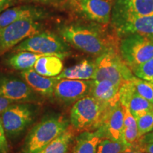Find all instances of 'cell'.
I'll return each mask as SVG.
<instances>
[{"mask_svg": "<svg viewBox=\"0 0 153 153\" xmlns=\"http://www.w3.org/2000/svg\"><path fill=\"white\" fill-rule=\"evenodd\" d=\"M103 25L74 22L62 25L58 31L69 45L87 54L99 56L111 49H118L117 40Z\"/></svg>", "mask_w": 153, "mask_h": 153, "instance_id": "6da1fadb", "label": "cell"}, {"mask_svg": "<svg viewBox=\"0 0 153 153\" xmlns=\"http://www.w3.org/2000/svg\"><path fill=\"white\" fill-rule=\"evenodd\" d=\"M69 128V120L62 116H48L34 126L25 139L23 153H38Z\"/></svg>", "mask_w": 153, "mask_h": 153, "instance_id": "7a4b0ae2", "label": "cell"}, {"mask_svg": "<svg viewBox=\"0 0 153 153\" xmlns=\"http://www.w3.org/2000/svg\"><path fill=\"white\" fill-rule=\"evenodd\" d=\"M95 71L93 80L107 79L120 87L133 76L131 68L120 57L118 49H111L94 60Z\"/></svg>", "mask_w": 153, "mask_h": 153, "instance_id": "3957f363", "label": "cell"}, {"mask_svg": "<svg viewBox=\"0 0 153 153\" xmlns=\"http://www.w3.org/2000/svg\"><path fill=\"white\" fill-rule=\"evenodd\" d=\"M106 110L91 96H86L76 101L70 111L72 127L82 132L98 129Z\"/></svg>", "mask_w": 153, "mask_h": 153, "instance_id": "277c9868", "label": "cell"}, {"mask_svg": "<svg viewBox=\"0 0 153 153\" xmlns=\"http://www.w3.org/2000/svg\"><path fill=\"white\" fill-rule=\"evenodd\" d=\"M14 51L57 55L62 59L68 56L70 47L60 36L52 32L40 31L19 43Z\"/></svg>", "mask_w": 153, "mask_h": 153, "instance_id": "5b68a950", "label": "cell"}, {"mask_svg": "<svg viewBox=\"0 0 153 153\" xmlns=\"http://www.w3.org/2000/svg\"><path fill=\"white\" fill-rule=\"evenodd\" d=\"M120 57L133 70L153 57V39L138 34L123 37L118 45Z\"/></svg>", "mask_w": 153, "mask_h": 153, "instance_id": "8992f818", "label": "cell"}, {"mask_svg": "<svg viewBox=\"0 0 153 153\" xmlns=\"http://www.w3.org/2000/svg\"><path fill=\"white\" fill-rule=\"evenodd\" d=\"M35 113L30 104H11L0 115L6 135L10 137L20 135L33 122Z\"/></svg>", "mask_w": 153, "mask_h": 153, "instance_id": "52a82bcc", "label": "cell"}, {"mask_svg": "<svg viewBox=\"0 0 153 153\" xmlns=\"http://www.w3.org/2000/svg\"><path fill=\"white\" fill-rule=\"evenodd\" d=\"M40 31V24L33 19H22L0 28V54Z\"/></svg>", "mask_w": 153, "mask_h": 153, "instance_id": "ba28073f", "label": "cell"}, {"mask_svg": "<svg viewBox=\"0 0 153 153\" xmlns=\"http://www.w3.org/2000/svg\"><path fill=\"white\" fill-rule=\"evenodd\" d=\"M110 0H69L72 9L86 20L107 25L111 18Z\"/></svg>", "mask_w": 153, "mask_h": 153, "instance_id": "9c48e42d", "label": "cell"}, {"mask_svg": "<svg viewBox=\"0 0 153 153\" xmlns=\"http://www.w3.org/2000/svg\"><path fill=\"white\" fill-rule=\"evenodd\" d=\"M111 22L118 37L138 34L153 39V14L111 19Z\"/></svg>", "mask_w": 153, "mask_h": 153, "instance_id": "30bf717a", "label": "cell"}, {"mask_svg": "<svg viewBox=\"0 0 153 153\" xmlns=\"http://www.w3.org/2000/svg\"><path fill=\"white\" fill-rule=\"evenodd\" d=\"M91 84L92 79H59L55 86L53 96L61 102L71 104L89 95Z\"/></svg>", "mask_w": 153, "mask_h": 153, "instance_id": "8fae6325", "label": "cell"}, {"mask_svg": "<svg viewBox=\"0 0 153 153\" xmlns=\"http://www.w3.org/2000/svg\"><path fill=\"white\" fill-rule=\"evenodd\" d=\"M0 97L14 102H30L38 99L35 91L24 80L9 76H0Z\"/></svg>", "mask_w": 153, "mask_h": 153, "instance_id": "7c38bea8", "label": "cell"}, {"mask_svg": "<svg viewBox=\"0 0 153 153\" xmlns=\"http://www.w3.org/2000/svg\"><path fill=\"white\" fill-rule=\"evenodd\" d=\"M123 118V107L119 101L106 111L101 125L98 128L103 133L104 138L122 140Z\"/></svg>", "mask_w": 153, "mask_h": 153, "instance_id": "4fadbf2b", "label": "cell"}, {"mask_svg": "<svg viewBox=\"0 0 153 153\" xmlns=\"http://www.w3.org/2000/svg\"><path fill=\"white\" fill-rule=\"evenodd\" d=\"M119 97L120 104L128 108L135 119L147 113L153 111L152 103L135 92L130 80L120 87Z\"/></svg>", "mask_w": 153, "mask_h": 153, "instance_id": "5bb4252c", "label": "cell"}, {"mask_svg": "<svg viewBox=\"0 0 153 153\" xmlns=\"http://www.w3.org/2000/svg\"><path fill=\"white\" fill-rule=\"evenodd\" d=\"M153 14V0H115L111 19Z\"/></svg>", "mask_w": 153, "mask_h": 153, "instance_id": "9a60e30c", "label": "cell"}, {"mask_svg": "<svg viewBox=\"0 0 153 153\" xmlns=\"http://www.w3.org/2000/svg\"><path fill=\"white\" fill-rule=\"evenodd\" d=\"M119 87L109 80L92 79L89 95L94 98L106 110L119 101Z\"/></svg>", "mask_w": 153, "mask_h": 153, "instance_id": "2e32d148", "label": "cell"}, {"mask_svg": "<svg viewBox=\"0 0 153 153\" xmlns=\"http://www.w3.org/2000/svg\"><path fill=\"white\" fill-rule=\"evenodd\" d=\"M23 79L35 92L45 97H52L54 94L55 86L58 79L56 76L49 77L36 72L33 68L23 70L21 72Z\"/></svg>", "mask_w": 153, "mask_h": 153, "instance_id": "e0dca14e", "label": "cell"}, {"mask_svg": "<svg viewBox=\"0 0 153 153\" xmlns=\"http://www.w3.org/2000/svg\"><path fill=\"white\" fill-rule=\"evenodd\" d=\"M45 13L40 8L21 6L6 9L0 14V28L4 27L11 23L26 19H33L38 20L44 18Z\"/></svg>", "mask_w": 153, "mask_h": 153, "instance_id": "ac0fdd59", "label": "cell"}, {"mask_svg": "<svg viewBox=\"0 0 153 153\" xmlns=\"http://www.w3.org/2000/svg\"><path fill=\"white\" fill-rule=\"evenodd\" d=\"M94 71V61L85 60L75 65L64 69L61 73L56 76V78L58 80L61 79H93Z\"/></svg>", "mask_w": 153, "mask_h": 153, "instance_id": "d6986e66", "label": "cell"}, {"mask_svg": "<svg viewBox=\"0 0 153 153\" xmlns=\"http://www.w3.org/2000/svg\"><path fill=\"white\" fill-rule=\"evenodd\" d=\"M104 138L99 129L83 132L76 138L73 153H97L98 145Z\"/></svg>", "mask_w": 153, "mask_h": 153, "instance_id": "ffe728a7", "label": "cell"}, {"mask_svg": "<svg viewBox=\"0 0 153 153\" xmlns=\"http://www.w3.org/2000/svg\"><path fill=\"white\" fill-rule=\"evenodd\" d=\"M33 68L41 75L55 77L59 75L63 70L62 58L57 55H43L38 59Z\"/></svg>", "mask_w": 153, "mask_h": 153, "instance_id": "44dd1931", "label": "cell"}, {"mask_svg": "<svg viewBox=\"0 0 153 153\" xmlns=\"http://www.w3.org/2000/svg\"><path fill=\"white\" fill-rule=\"evenodd\" d=\"M123 131L122 141L128 147L138 143L139 136L136 119L127 107L123 106Z\"/></svg>", "mask_w": 153, "mask_h": 153, "instance_id": "7402d4cb", "label": "cell"}, {"mask_svg": "<svg viewBox=\"0 0 153 153\" xmlns=\"http://www.w3.org/2000/svg\"><path fill=\"white\" fill-rule=\"evenodd\" d=\"M47 54H41L29 51H19L8 59L7 63L10 67L17 70H26L32 69L38 58Z\"/></svg>", "mask_w": 153, "mask_h": 153, "instance_id": "603a6c76", "label": "cell"}, {"mask_svg": "<svg viewBox=\"0 0 153 153\" xmlns=\"http://www.w3.org/2000/svg\"><path fill=\"white\" fill-rule=\"evenodd\" d=\"M74 137L73 131L68 128L38 153H68Z\"/></svg>", "mask_w": 153, "mask_h": 153, "instance_id": "cb8c5ba5", "label": "cell"}, {"mask_svg": "<svg viewBox=\"0 0 153 153\" xmlns=\"http://www.w3.org/2000/svg\"><path fill=\"white\" fill-rule=\"evenodd\" d=\"M133 86L135 92L147 100L152 102L153 100V83L146 81L137 76H133L129 79Z\"/></svg>", "mask_w": 153, "mask_h": 153, "instance_id": "d4e9b609", "label": "cell"}, {"mask_svg": "<svg viewBox=\"0 0 153 153\" xmlns=\"http://www.w3.org/2000/svg\"><path fill=\"white\" fill-rule=\"evenodd\" d=\"M127 148V145L122 140L104 138L98 145L97 153H121Z\"/></svg>", "mask_w": 153, "mask_h": 153, "instance_id": "484cf974", "label": "cell"}, {"mask_svg": "<svg viewBox=\"0 0 153 153\" xmlns=\"http://www.w3.org/2000/svg\"><path fill=\"white\" fill-rule=\"evenodd\" d=\"M133 73L140 79L153 83V57L134 69Z\"/></svg>", "mask_w": 153, "mask_h": 153, "instance_id": "4316f807", "label": "cell"}, {"mask_svg": "<svg viewBox=\"0 0 153 153\" xmlns=\"http://www.w3.org/2000/svg\"><path fill=\"white\" fill-rule=\"evenodd\" d=\"M136 122L139 136L141 137L153 130V111L136 118Z\"/></svg>", "mask_w": 153, "mask_h": 153, "instance_id": "83f0119b", "label": "cell"}, {"mask_svg": "<svg viewBox=\"0 0 153 153\" xmlns=\"http://www.w3.org/2000/svg\"><path fill=\"white\" fill-rule=\"evenodd\" d=\"M9 150L8 141L0 117V153H8Z\"/></svg>", "mask_w": 153, "mask_h": 153, "instance_id": "f1b7e54d", "label": "cell"}, {"mask_svg": "<svg viewBox=\"0 0 153 153\" xmlns=\"http://www.w3.org/2000/svg\"><path fill=\"white\" fill-rule=\"evenodd\" d=\"M153 143V130L149 133H146L143 135L139 140V143L140 145L145 144V143Z\"/></svg>", "mask_w": 153, "mask_h": 153, "instance_id": "f546056e", "label": "cell"}, {"mask_svg": "<svg viewBox=\"0 0 153 153\" xmlns=\"http://www.w3.org/2000/svg\"><path fill=\"white\" fill-rule=\"evenodd\" d=\"M121 153H143V152H142V150H141L140 145L138 143L137 144L128 147V148Z\"/></svg>", "mask_w": 153, "mask_h": 153, "instance_id": "4dcf8cb0", "label": "cell"}, {"mask_svg": "<svg viewBox=\"0 0 153 153\" xmlns=\"http://www.w3.org/2000/svg\"><path fill=\"white\" fill-rule=\"evenodd\" d=\"M13 103H14V101H10L9 100V99H7L0 97V114H1V113L9 106V105L13 104Z\"/></svg>", "mask_w": 153, "mask_h": 153, "instance_id": "1f68e13d", "label": "cell"}, {"mask_svg": "<svg viewBox=\"0 0 153 153\" xmlns=\"http://www.w3.org/2000/svg\"><path fill=\"white\" fill-rule=\"evenodd\" d=\"M13 0H0V14L12 4Z\"/></svg>", "mask_w": 153, "mask_h": 153, "instance_id": "d6a6232c", "label": "cell"}, {"mask_svg": "<svg viewBox=\"0 0 153 153\" xmlns=\"http://www.w3.org/2000/svg\"><path fill=\"white\" fill-rule=\"evenodd\" d=\"M140 145L143 153H153V143H145L142 145L140 144Z\"/></svg>", "mask_w": 153, "mask_h": 153, "instance_id": "836d02e7", "label": "cell"}, {"mask_svg": "<svg viewBox=\"0 0 153 153\" xmlns=\"http://www.w3.org/2000/svg\"><path fill=\"white\" fill-rule=\"evenodd\" d=\"M36 1L42 4H57L64 0H36Z\"/></svg>", "mask_w": 153, "mask_h": 153, "instance_id": "e575fe53", "label": "cell"}, {"mask_svg": "<svg viewBox=\"0 0 153 153\" xmlns=\"http://www.w3.org/2000/svg\"><path fill=\"white\" fill-rule=\"evenodd\" d=\"M152 106H153V100H152Z\"/></svg>", "mask_w": 153, "mask_h": 153, "instance_id": "d590c367", "label": "cell"}]
</instances>
